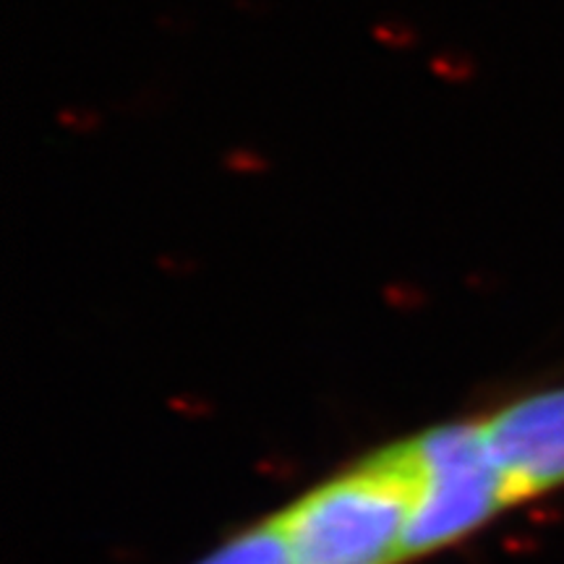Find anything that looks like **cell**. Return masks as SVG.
<instances>
[{
  "instance_id": "6da1fadb",
  "label": "cell",
  "mask_w": 564,
  "mask_h": 564,
  "mask_svg": "<svg viewBox=\"0 0 564 564\" xmlns=\"http://www.w3.org/2000/svg\"><path fill=\"white\" fill-rule=\"evenodd\" d=\"M411 447L384 444L280 510L293 564H405Z\"/></svg>"
},
{
  "instance_id": "7a4b0ae2",
  "label": "cell",
  "mask_w": 564,
  "mask_h": 564,
  "mask_svg": "<svg viewBox=\"0 0 564 564\" xmlns=\"http://www.w3.org/2000/svg\"><path fill=\"white\" fill-rule=\"evenodd\" d=\"M408 447L413 489L405 564L463 544L514 507L481 419L436 423L408 436Z\"/></svg>"
},
{
  "instance_id": "3957f363",
  "label": "cell",
  "mask_w": 564,
  "mask_h": 564,
  "mask_svg": "<svg viewBox=\"0 0 564 564\" xmlns=\"http://www.w3.org/2000/svg\"><path fill=\"white\" fill-rule=\"evenodd\" d=\"M481 423L512 505L564 489V384L518 394Z\"/></svg>"
},
{
  "instance_id": "277c9868",
  "label": "cell",
  "mask_w": 564,
  "mask_h": 564,
  "mask_svg": "<svg viewBox=\"0 0 564 564\" xmlns=\"http://www.w3.org/2000/svg\"><path fill=\"white\" fill-rule=\"evenodd\" d=\"M194 564H293L280 514L241 528Z\"/></svg>"
},
{
  "instance_id": "5b68a950",
  "label": "cell",
  "mask_w": 564,
  "mask_h": 564,
  "mask_svg": "<svg viewBox=\"0 0 564 564\" xmlns=\"http://www.w3.org/2000/svg\"><path fill=\"white\" fill-rule=\"evenodd\" d=\"M432 70L449 84H465L476 76V63L463 51H442L432 58Z\"/></svg>"
},
{
  "instance_id": "8992f818",
  "label": "cell",
  "mask_w": 564,
  "mask_h": 564,
  "mask_svg": "<svg viewBox=\"0 0 564 564\" xmlns=\"http://www.w3.org/2000/svg\"><path fill=\"white\" fill-rule=\"evenodd\" d=\"M373 40L392 51H411L419 42V32L405 19H382L373 24Z\"/></svg>"
},
{
  "instance_id": "52a82bcc",
  "label": "cell",
  "mask_w": 564,
  "mask_h": 564,
  "mask_svg": "<svg viewBox=\"0 0 564 564\" xmlns=\"http://www.w3.org/2000/svg\"><path fill=\"white\" fill-rule=\"evenodd\" d=\"M223 165L232 173H264L267 167H270V162H267V158H262L259 152L236 147V150L223 154Z\"/></svg>"
},
{
  "instance_id": "ba28073f",
  "label": "cell",
  "mask_w": 564,
  "mask_h": 564,
  "mask_svg": "<svg viewBox=\"0 0 564 564\" xmlns=\"http://www.w3.org/2000/svg\"><path fill=\"white\" fill-rule=\"evenodd\" d=\"M58 123L63 126V129H68V131L89 133V131H95L97 126L102 123V118H100V112H97V110L79 108V105H76V108H63L58 112Z\"/></svg>"
}]
</instances>
